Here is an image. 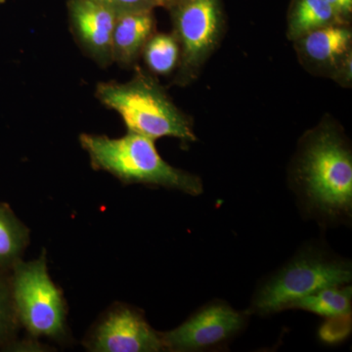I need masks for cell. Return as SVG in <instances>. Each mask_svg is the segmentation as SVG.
Instances as JSON below:
<instances>
[{
  "mask_svg": "<svg viewBox=\"0 0 352 352\" xmlns=\"http://www.w3.org/2000/svg\"><path fill=\"white\" fill-rule=\"evenodd\" d=\"M302 208L323 222L349 220L352 212V156L346 139L330 126L305 138L293 175Z\"/></svg>",
  "mask_w": 352,
  "mask_h": 352,
  "instance_id": "1",
  "label": "cell"
},
{
  "mask_svg": "<svg viewBox=\"0 0 352 352\" xmlns=\"http://www.w3.org/2000/svg\"><path fill=\"white\" fill-rule=\"evenodd\" d=\"M80 141L94 168L120 182L162 186L191 196L203 193L201 178L166 163L151 138L129 131L120 138L82 134Z\"/></svg>",
  "mask_w": 352,
  "mask_h": 352,
  "instance_id": "2",
  "label": "cell"
},
{
  "mask_svg": "<svg viewBox=\"0 0 352 352\" xmlns=\"http://www.w3.org/2000/svg\"><path fill=\"white\" fill-rule=\"evenodd\" d=\"M96 96L119 113L129 132L156 140L175 138L183 142L197 140L191 122L151 76L138 71L126 83H100Z\"/></svg>",
  "mask_w": 352,
  "mask_h": 352,
  "instance_id": "3",
  "label": "cell"
},
{
  "mask_svg": "<svg viewBox=\"0 0 352 352\" xmlns=\"http://www.w3.org/2000/svg\"><path fill=\"white\" fill-rule=\"evenodd\" d=\"M351 278V263L323 250L307 248L259 286L249 314H276L319 289L347 285Z\"/></svg>",
  "mask_w": 352,
  "mask_h": 352,
  "instance_id": "4",
  "label": "cell"
},
{
  "mask_svg": "<svg viewBox=\"0 0 352 352\" xmlns=\"http://www.w3.org/2000/svg\"><path fill=\"white\" fill-rule=\"evenodd\" d=\"M10 277L18 320L36 337L60 338L66 328L63 296L48 274L45 256L36 261H19Z\"/></svg>",
  "mask_w": 352,
  "mask_h": 352,
  "instance_id": "5",
  "label": "cell"
},
{
  "mask_svg": "<svg viewBox=\"0 0 352 352\" xmlns=\"http://www.w3.org/2000/svg\"><path fill=\"white\" fill-rule=\"evenodd\" d=\"M180 46L179 78L185 85L200 69L219 43L224 28L220 0H177L168 8Z\"/></svg>",
  "mask_w": 352,
  "mask_h": 352,
  "instance_id": "6",
  "label": "cell"
},
{
  "mask_svg": "<svg viewBox=\"0 0 352 352\" xmlns=\"http://www.w3.org/2000/svg\"><path fill=\"white\" fill-rule=\"evenodd\" d=\"M245 321L247 314L226 302L214 300L197 310L177 328L162 333V338L166 351H208L233 339L244 329Z\"/></svg>",
  "mask_w": 352,
  "mask_h": 352,
  "instance_id": "7",
  "label": "cell"
},
{
  "mask_svg": "<svg viewBox=\"0 0 352 352\" xmlns=\"http://www.w3.org/2000/svg\"><path fill=\"white\" fill-rule=\"evenodd\" d=\"M96 352H157L166 351L162 333L142 314L126 305L113 308L100 321L89 340Z\"/></svg>",
  "mask_w": 352,
  "mask_h": 352,
  "instance_id": "8",
  "label": "cell"
},
{
  "mask_svg": "<svg viewBox=\"0 0 352 352\" xmlns=\"http://www.w3.org/2000/svg\"><path fill=\"white\" fill-rule=\"evenodd\" d=\"M68 9L72 29L80 45L98 63L110 64L117 15L94 0H69Z\"/></svg>",
  "mask_w": 352,
  "mask_h": 352,
  "instance_id": "9",
  "label": "cell"
},
{
  "mask_svg": "<svg viewBox=\"0 0 352 352\" xmlns=\"http://www.w3.org/2000/svg\"><path fill=\"white\" fill-rule=\"evenodd\" d=\"M295 43L303 63L333 76L351 51L352 32L349 25H328L308 32Z\"/></svg>",
  "mask_w": 352,
  "mask_h": 352,
  "instance_id": "10",
  "label": "cell"
},
{
  "mask_svg": "<svg viewBox=\"0 0 352 352\" xmlns=\"http://www.w3.org/2000/svg\"><path fill=\"white\" fill-rule=\"evenodd\" d=\"M154 30L153 10L117 16L113 32V60L126 66L133 63L154 34Z\"/></svg>",
  "mask_w": 352,
  "mask_h": 352,
  "instance_id": "11",
  "label": "cell"
},
{
  "mask_svg": "<svg viewBox=\"0 0 352 352\" xmlns=\"http://www.w3.org/2000/svg\"><path fill=\"white\" fill-rule=\"evenodd\" d=\"M342 24L346 23L340 19L327 0H294L289 11L287 34L295 41L315 30Z\"/></svg>",
  "mask_w": 352,
  "mask_h": 352,
  "instance_id": "12",
  "label": "cell"
},
{
  "mask_svg": "<svg viewBox=\"0 0 352 352\" xmlns=\"http://www.w3.org/2000/svg\"><path fill=\"white\" fill-rule=\"evenodd\" d=\"M351 298L349 285L326 287L291 303L288 309L305 310L327 319L351 316Z\"/></svg>",
  "mask_w": 352,
  "mask_h": 352,
  "instance_id": "13",
  "label": "cell"
},
{
  "mask_svg": "<svg viewBox=\"0 0 352 352\" xmlns=\"http://www.w3.org/2000/svg\"><path fill=\"white\" fill-rule=\"evenodd\" d=\"M30 231L10 207L0 203V272L12 270L25 251Z\"/></svg>",
  "mask_w": 352,
  "mask_h": 352,
  "instance_id": "14",
  "label": "cell"
},
{
  "mask_svg": "<svg viewBox=\"0 0 352 352\" xmlns=\"http://www.w3.org/2000/svg\"><path fill=\"white\" fill-rule=\"evenodd\" d=\"M143 52L146 64L157 75L170 74L180 59V46L175 34H153Z\"/></svg>",
  "mask_w": 352,
  "mask_h": 352,
  "instance_id": "15",
  "label": "cell"
},
{
  "mask_svg": "<svg viewBox=\"0 0 352 352\" xmlns=\"http://www.w3.org/2000/svg\"><path fill=\"white\" fill-rule=\"evenodd\" d=\"M10 278L0 272V346L10 340L18 323Z\"/></svg>",
  "mask_w": 352,
  "mask_h": 352,
  "instance_id": "16",
  "label": "cell"
},
{
  "mask_svg": "<svg viewBox=\"0 0 352 352\" xmlns=\"http://www.w3.org/2000/svg\"><path fill=\"white\" fill-rule=\"evenodd\" d=\"M94 1L106 7L117 16L139 12V11L154 10L156 7H160L157 0H94Z\"/></svg>",
  "mask_w": 352,
  "mask_h": 352,
  "instance_id": "17",
  "label": "cell"
},
{
  "mask_svg": "<svg viewBox=\"0 0 352 352\" xmlns=\"http://www.w3.org/2000/svg\"><path fill=\"white\" fill-rule=\"evenodd\" d=\"M351 316L328 319L319 332L321 340L333 344L346 339L351 331Z\"/></svg>",
  "mask_w": 352,
  "mask_h": 352,
  "instance_id": "18",
  "label": "cell"
},
{
  "mask_svg": "<svg viewBox=\"0 0 352 352\" xmlns=\"http://www.w3.org/2000/svg\"><path fill=\"white\" fill-rule=\"evenodd\" d=\"M351 51L344 58L338 68L336 69L335 73L333 74V80H337L342 85H349V82H351V64H352Z\"/></svg>",
  "mask_w": 352,
  "mask_h": 352,
  "instance_id": "19",
  "label": "cell"
},
{
  "mask_svg": "<svg viewBox=\"0 0 352 352\" xmlns=\"http://www.w3.org/2000/svg\"><path fill=\"white\" fill-rule=\"evenodd\" d=\"M342 22L349 24L352 13V0H327Z\"/></svg>",
  "mask_w": 352,
  "mask_h": 352,
  "instance_id": "20",
  "label": "cell"
},
{
  "mask_svg": "<svg viewBox=\"0 0 352 352\" xmlns=\"http://www.w3.org/2000/svg\"><path fill=\"white\" fill-rule=\"evenodd\" d=\"M157 1L159 2L160 6L170 8L177 0H157Z\"/></svg>",
  "mask_w": 352,
  "mask_h": 352,
  "instance_id": "21",
  "label": "cell"
},
{
  "mask_svg": "<svg viewBox=\"0 0 352 352\" xmlns=\"http://www.w3.org/2000/svg\"><path fill=\"white\" fill-rule=\"evenodd\" d=\"M4 1H6V0H0V3H3Z\"/></svg>",
  "mask_w": 352,
  "mask_h": 352,
  "instance_id": "22",
  "label": "cell"
}]
</instances>
